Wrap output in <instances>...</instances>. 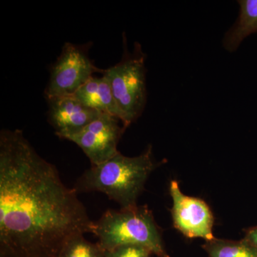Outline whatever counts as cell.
Listing matches in <instances>:
<instances>
[{
    "mask_svg": "<svg viewBox=\"0 0 257 257\" xmlns=\"http://www.w3.org/2000/svg\"><path fill=\"white\" fill-rule=\"evenodd\" d=\"M84 234L71 238L57 257H106V251L97 242L88 241Z\"/></svg>",
    "mask_w": 257,
    "mask_h": 257,
    "instance_id": "7c38bea8",
    "label": "cell"
},
{
    "mask_svg": "<svg viewBox=\"0 0 257 257\" xmlns=\"http://www.w3.org/2000/svg\"><path fill=\"white\" fill-rule=\"evenodd\" d=\"M93 234L106 251L121 245L135 244L148 248L158 257H170L152 211L146 206L108 209L95 221Z\"/></svg>",
    "mask_w": 257,
    "mask_h": 257,
    "instance_id": "3957f363",
    "label": "cell"
},
{
    "mask_svg": "<svg viewBox=\"0 0 257 257\" xmlns=\"http://www.w3.org/2000/svg\"><path fill=\"white\" fill-rule=\"evenodd\" d=\"M97 70L83 47L66 42L51 68L45 97L74 95Z\"/></svg>",
    "mask_w": 257,
    "mask_h": 257,
    "instance_id": "5b68a950",
    "label": "cell"
},
{
    "mask_svg": "<svg viewBox=\"0 0 257 257\" xmlns=\"http://www.w3.org/2000/svg\"><path fill=\"white\" fill-rule=\"evenodd\" d=\"M95 221L19 130L0 133V257H57Z\"/></svg>",
    "mask_w": 257,
    "mask_h": 257,
    "instance_id": "6da1fadb",
    "label": "cell"
},
{
    "mask_svg": "<svg viewBox=\"0 0 257 257\" xmlns=\"http://www.w3.org/2000/svg\"><path fill=\"white\" fill-rule=\"evenodd\" d=\"M245 239L257 248V227L252 228L246 232Z\"/></svg>",
    "mask_w": 257,
    "mask_h": 257,
    "instance_id": "5bb4252c",
    "label": "cell"
},
{
    "mask_svg": "<svg viewBox=\"0 0 257 257\" xmlns=\"http://www.w3.org/2000/svg\"><path fill=\"white\" fill-rule=\"evenodd\" d=\"M157 167L151 146L138 157H126L119 152L86 170L74 189L77 193H103L122 209L135 207L147 178Z\"/></svg>",
    "mask_w": 257,
    "mask_h": 257,
    "instance_id": "7a4b0ae2",
    "label": "cell"
},
{
    "mask_svg": "<svg viewBox=\"0 0 257 257\" xmlns=\"http://www.w3.org/2000/svg\"><path fill=\"white\" fill-rule=\"evenodd\" d=\"M170 192L173 199L172 214L174 226L188 238L214 239L212 213L204 201L184 195L176 181L170 184Z\"/></svg>",
    "mask_w": 257,
    "mask_h": 257,
    "instance_id": "52a82bcc",
    "label": "cell"
},
{
    "mask_svg": "<svg viewBox=\"0 0 257 257\" xmlns=\"http://www.w3.org/2000/svg\"><path fill=\"white\" fill-rule=\"evenodd\" d=\"M238 3L239 18L223 40V46L230 52L237 50L246 37L257 33V0H240Z\"/></svg>",
    "mask_w": 257,
    "mask_h": 257,
    "instance_id": "30bf717a",
    "label": "cell"
},
{
    "mask_svg": "<svg viewBox=\"0 0 257 257\" xmlns=\"http://www.w3.org/2000/svg\"><path fill=\"white\" fill-rule=\"evenodd\" d=\"M121 120L110 114L102 113L79 133L69 137L72 142L82 149L92 166L101 165L119 153L117 145L124 133L125 126Z\"/></svg>",
    "mask_w": 257,
    "mask_h": 257,
    "instance_id": "8992f818",
    "label": "cell"
},
{
    "mask_svg": "<svg viewBox=\"0 0 257 257\" xmlns=\"http://www.w3.org/2000/svg\"><path fill=\"white\" fill-rule=\"evenodd\" d=\"M106 257H152L153 254L148 249L140 245H121L106 251Z\"/></svg>",
    "mask_w": 257,
    "mask_h": 257,
    "instance_id": "4fadbf2b",
    "label": "cell"
},
{
    "mask_svg": "<svg viewBox=\"0 0 257 257\" xmlns=\"http://www.w3.org/2000/svg\"><path fill=\"white\" fill-rule=\"evenodd\" d=\"M145 57L141 46L137 44L133 54H124L119 63L102 72L110 84L126 128L140 117L146 105Z\"/></svg>",
    "mask_w": 257,
    "mask_h": 257,
    "instance_id": "277c9868",
    "label": "cell"
},
{
    "mask_svg": "<svg viewBox=\"0 0 257 257\" xmlns=\"http://www.w3.org/2000/svg\"><path fill=\"white\" fill-rule=\"evenodd\" d=\"M48 101L47 117L59 138L67 140L97 119L102 113L90 109L75 96H57Z\"/></svg>",
    "mask_w": 257,
    "mask_h": 257,
    "instance_id": "ba28073f",
    "label": "cell"
},
{
    "mask_svg": "<svg viewBox=\"0 0 257 257\" xmlns=\"http://www.w3.org/2000/svg\"><path fill=\"white\" fill-rule=\"evenodd\" d=\"M209 257H257V248L246 239L241 241L213 239L204 246Z\"/></svg>",
    "mask_w": 257,
    "mask_h": 257,
    "instance_id": "8fae6325",
    "label": "cell"
},
{
    "mask_svg": "<svg viewBox=\"0 0 257 257\" xmlns=\"http://www.w3.org/2000/svg\"><path fill=\"white\" fill-rule=\"evenodd\" d=\"M74 96L87 107L114 116L123 123V115L115 101L110 84L105 76H93Z\"/></svg>",
    "mask_w": 257,
    "mask_h": 257,
    "instance_id": "9c48e42d",
    "label": "cell"
}]
</instances>
